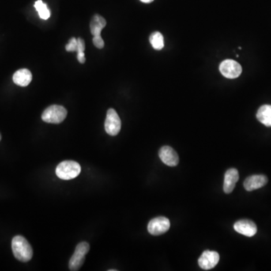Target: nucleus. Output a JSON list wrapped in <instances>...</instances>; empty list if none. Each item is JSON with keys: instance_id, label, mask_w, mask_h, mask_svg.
I'll return each mask as SVG.
<instances>
[{"instance_id": "1", "label": "nucleus", "mask_w": 271, "mask_h": 271, "mask_svg": "<svg viewBox=\"0 0 271 271\" xmlns=\"http://www.w3.org/2000/svg\"><path fill=\"white\" fill-rule=\"evenodd\" d=\"M12 248L14 255L18 261L27 262L32 258V247L24 237H15L12 239Z\"/></svg>"}, {"instance_id": "2", "label": "nucleus", "mask_w": 271, "mask_h": 271, "mask_svg": "<svg viewBox=\"0 0 271 271\" xmlns=\"http://www.w3.org/2000/svg\"><path fill=\"white\" fill-rule=\"evenodd\" d=\"M81 173V166L73 160H64L56 168V175L64 180L75 179Z\"/></svg>"}, {"instance_id": "3", "label": "nucleus", "mask_w": 271, "mask_h": 271, "mask_svg": "<svg viewBox=\"0 0 271 271\" xmlns=\"http://www.w3.org/2000/svg\"><path fill=\"white\" fill-rule=\"evenodd\" d=\"M67 115V110L64 106L52 105L43 112L42 119L49 124H60L65 120Z\"/></svg>"}, {"instance_id": "4", "label": "nucleus", "mask_w": 271, "mask_h": 271, "mask_svg": "<svg viewBox=\"0 0 271 271\" xmlns=\"http://www.w3.org/2000/svg\"><path fill=\"white\" fill-rule=\"evenodd\" d=\"M90 246L87 242H81L76 246L74 254L69 260V268L72 271H79L82 266L84 257L89 252Z\"/></svg>"}, {"instance_id": "5", "label": "nucleus", "mask_w": 271, "mask_h": 271, "mask_svg": "<svg viewBox=\"0 0 271 271\" xmlns=\"http://www.w3.org/2000/svg\"><path fill=\"white\" fill-rule=\"evenodd\" d=\"M121 128V121L118 113L115 110L110 109L107 111L106 121H105V130L110 136H116L118 134Z\"/></svg>"}, {"instance_id": "6", "label": "nucleus", "mask_w": 271, "mask_h": 271, "mask_svg": "<svg viewBox=\"0 0 271 271\" xmlns=\"http://www.w3.org/2000/svg\"><path fill=\"white\" fill-rule=\"evenodd\" d=\"M219 70L223 76L227 79H236L242 73V66L237 61L226 60L220 64Z\"/></svg>"}, {"instance_id": "7", "label": "nucleus", "mask_w": 271, "mask_h": 271, "mask_svg": "<svg viewBox=\"0 0 271 271\" xmlns=\"http://www.w3.org/2000/svg\"><path fill=\"white\" fill-rule=\"evenodd\" d=\"M170 227V220L167 218L160 216L155 218L149 222L148 231L154 236H159L167 232Z\"/></svg>"}, {"instance_id": "8", "label": "nucleus", "mask_w": 271, "mask_h": 271, "mask_svg": "<svg viewBox=\"0 0 271 271\" xmlns=\"http://www.w3.org/2000/svg\"><path fill=\"white\" fill-rule=\"evenodd\" d=\"M219 258H220L219 254L217 252L207 250V251H204L201 257L199 258V266L206 271L212 269L218 265Z\"/></svg>"}, {"instance_id": "9", "label": "nucleus", "mask_w": 271, "mask_h": 271, "mask_svg": "<svg viewBox=\"0 0 271 271\" xmlns=\"http://www.w3.org/2000/svg\"><path fill=\"white\" fill-rule=\"evenodd\" d=\"M234 228L237 232L248 238L255 236L258 230L257 226L253 221L248 220V219L238 221L234 224Z\"/></svg>"}, {"instance_id": "10", "label": "nucleus", "mask_w": 271, "mask_h": 271, "mask_svg": "<svg viewBox=\"0 0 271 271\" xmlns=\"http://www.w3.org/2000/svg\"><path fill=\"white\" fill-rule=\"evenodd\" d=\"M159 157L162 162L169 167H175L179 162V156L176 152L170 146H163L160 148Z\"/></svg>"}, {"instance_id": "11", "label": "nucleus", "mask_w": 271, "mask_h": 271, "mask_svg": "<svg viewBox=\"0 0 271 271\" xmlns=\"http://www.w3.org/2000/svg\"><path fill=\"white\" fill-rule=\"evenodd\" d=\"M268 177L265 175H253L248 177L245 180L244 188L248 191L256 190L264 187L268 183Z\"/></svg>"}, {"instance_id": "12", "label": "nucleus", "mask_w": 271, "mask_h": 271, "mask_svg": "<svg viewBox=\"0 0 271 271\" xmlns=\"http://www.w3.org/2000/svg\"><path fill=\"white\" fill-rule=\"evenodd\" d=\"M239 180V173L237 169L231 168L227 170L224 175V186L223 189L226 194H230L236 186Z\"/></svg>"}, {"instance_id": "13", "label": "nucleus", "mask_w": 271, "mask_h": 271, "mask_svg": "<svg viewBox=\"0 0 271 271\" xmlns=\"http://www.w3.org/2000/svg\"><path fill=\"white\" fill-rule=\"evenodd\" d=\"M32 79V73L27 69H19L13 76L14 82L20 87H27V85H29Z\"/></svg>"}, {"instance_id": "14", "label": "nucleus", "mask_w": 271, "mask_h": 271, "mask_svg": "<svg viewBox=\"0 0 271 271\" xmlns=\"http://www.w3.org/2000/svg\"><path fill=\"white\" fill-rule=\"evenodd\" d=\"M106 25V21L104 17L99 15H95L91 19L90 24L91 34L94 35V37H100L102 31Z\"/></svg>"}, {"instance_id": "15", "label": "nucleus", "mask_w": 271, "mask_h": 271, "mask_svg": "<svg viewBox=\"0 0 271 271\" xmlns=\"http://www.w3.org/2000/svg\"><path fill=\"white\" fill-rule=\"evenodd\" d=\"M257 119L263 125L267 127H271V106L264 105L261 106L257 112Z\"/></svg>"}, {"instance_id": "16", "label": "nucleus", "mask_w": 271, "mask_h": 271, "mask_svg": "<svg viewBox=\"0 0 271 271\" xmlns=\"http://www.w3.org/2000/svg\"><path fill=\"white\" fill-rule=\"evenodd\" d=\"M151 45L155 50H161L164 47L163 36L160 32H154L149 37Z\"/></svg>"}, {"instance_id": "17", "label": "nucleus", "mask_w": 271, "mask_h": 271, "mask_svg": "<svg viewBox=\"0 0 271 271\" xmlns=\"http://www.w3.org/2000/svg\"><path fill=\"white\" fill-rule=\"evenodd\" d=\"M34 6H35V9H36L38 13H39V17L43 19V20H48L50 17L51 12L48 9L47 5L42 2V0L36 1Z\"/></svg>"}, {"instance_id": "18", "label": "nucleus", "mask_w": 271, "mask_h": 271, "mask_svg": "<svg viewBox=\"0 0 271 271\" xmlns=\"http://www.w3.org/2000/svg\"><path fill=\"white\" fill-rule=\"evenodd\" d=\"M78 42L77 39L75 37L71 38L69 39L68 44L66 46V50L68 52H74L77 51Z\"/></svg>"}, {"instance_id": "19", "label": "nucleus", "mask_w": 271, "mask_h": 271, "mask_svg": "<svg viewBox=\"0 0 271 271\" xmlns=\"http://www.w3.org/2000/svg\"><path fill=\"white\" fill-rule=\"evenodd\" d=\"M93 43L95 45V47L99 49H102L104 48V41L100 37H94L93 38Z\"/></svg>"}, {"instance_id": "20", "label": "nucleus", "mask_w": 271, "mask_h": 271, "mask_svg": "<svg viewBox=\"0 0 271 271\" xmlns=\"http://www.w3.org/2000/svg\"><path fill=\"white\" fill-rule=\"evenodd\" d=\"M78 49L77 53L84 52V50H85V43H84V39H81V38H78Z\"/></svg>"}, {"instance_id": "21", "label": "nucleus", "mask_w": 271, "mask_h": 271, "mask_svg": "<svg viewBox=\"0 0 271 271\" xmlns=\"http://www.w3.org/2000/svg\"><path fill=\"white\" fill-rule=\"evenodd\" d=\"M77 59L80 61V64H84L86 61L84 57V52L77 53Z\"/></svg>"}, {"instance_id": "22", "label": "nucleus", "mask_w": 271, "mask_h": 271, "mask_svg": "<svg viewBox=\"0 0 271 271\" xmlns=\"http://www.w3.org/2000/svg\"><path fill=\"white\" fill-rule=\"evenodd\" d=\"M140 1L144 3H150V2H153L154 0H140Z\"/></svg>"}, {"instance_id": "23", "label": "nucleus", "mask_w": 271, "mask_h": 271, "mask_svg": "<svg viewBox=\"0 0 271 271\" xmlns=\"http://www.w3.org/2000/svg\"><path fill=\"white\" fill-rule=\"evenodd\" d=\"M1 139H2V137H1V134H0V141H1Z\"/></svg>"}]
</instances>
